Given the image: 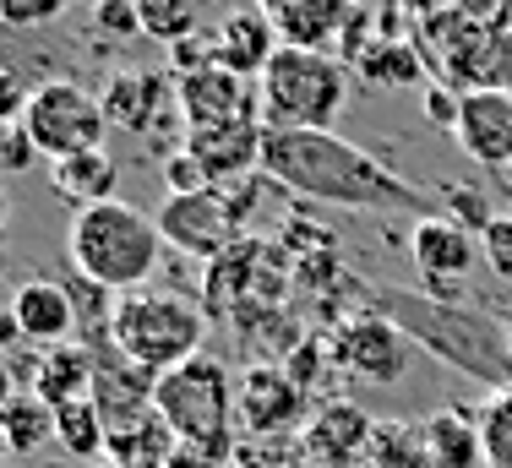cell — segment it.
Listing matches in <instances>:
<instances>
[{"instance_id":"cell-43","label":"cell","mask_w":512,"mask_h":468,"mask_svg":"<svg viewBox=\"0 0 512 468\" xmlns=\"http://www.w3.org/2000/svg\"><path fill=\"white\" fill-rule=\"evenodd\" d=\"M11 403V371H6V360H0V409Z\"/></svg>"},{"instance_id":"cell-27","label":"cell","mask_w":512,"mask_h":468,"mask_svg":"<svg viewBox=\"0 0 512 468\" xmlns=\"http://www.w3.org/2000/svg\"><path fill=\"white\" fill-rule=\"evenodd\" d=\"M137 17H142V33L158 44H169V49L180 39H191V33H202L197 0H137Z\"/></svg>"},{"instance_id":"cell-12","label":"cell","mask_w":512,"mask_h":468,"mask_svg":"<svg viewBox=\"0 0 512 468\" xmlns=\"http://www.w3.org/2000/svg\"><path fill=\"white\" fill-rule=\"evenodd\" d=\"M453 142L474 158V164L507 169L512 164V93H502V88H469V93H463V109H458Z\"/></svg>"},{"instance_id":"cell-40","label":"cell","mask_w":512,"mask_h":468,"mask_svg":"<svg viewBox=\"0 0 512 468\" xmlns=\"http://www.w3.org/2000/svg\"><path fill=\"white\" fill-rule=\"evenodd\" d=\"M22 343V327H17V316H11V305H0V354H11Z\"/></svg>"},{"instance_id":"cell-6","label":"cell","mask_w":512,"mask_h":468,"mask_svg":"<svg viewBox=\"0 0 512 468\" xmlns=\"http://www.w3.org/2000/svg\"><path fill=\"white\" fill-rule=\"evenodd\" d=\"M267 131H338L349 98V66L316 49H278L256 82Z\"/></svg>"},{"instance_id":"cell-30","label":"cell","mask_w":512,"mask_h":468,"mask_svg":"<svg viewBox=\"0 0 512 468\" xmlns=\"http://www.w3.org/2000/svg\"><path fill=\"white\" fill-rule=\"evenodd\" d=\"M442 202L453 207L447 218H453V224H463L469 234H485V224L496 218L491 207H485V196H480V191H469V186H442Z\"/></svg>"},{"instance_id":"cell-3","label":"cell","mask_w":512,"mask_h":468,"mask_svg":"<svg viewBox=\"0 0 512 468\" xmlns=\"http://www.w3.org/2000/svg\"><path fill=\"white\" fill-rule=\"evenodd\" d=\"M71 267H77L88 283H99L109 294H137L148 289V278L164 262V234L142 207L131 202H99V207H82L71 218Z\"/></svg>"},{"instance_id":"cell-16","label":"cell","mask_w":512,"mask_h":468,"mask_svg":"<svg viewBox=\"0 0 512 468\" xmlns=\"http://www.w3.org/2000/svg\"><path fill=\"white\" fill-rule=\"evenodd\" d=\"M262 120H246V126H213V131H186V153L213 175V186L224 191V180H246L251 169H262Z\"/></svg>"},{"instance_id":"cell-28","label":"cell","mask_w":512,"mask_h":468,"mask_svg":"<svg viewBox=\"0 0 512 468\" xmlns=\"http://www.w3.org/2000/svg\"><path fill=\"white\" fill-rule=\"evenodd\" d=\"M480 452H485V468H512V387L485 398V409H480Z\"/></svg>"},{"instance_id":"cell-11","label":"cell","mask_w":512,"mask_h":468,"mask_svg":"<svg viewBox=\"0 0 512 468\" xmlns=\"http://www.w3.org/2000/svg\"><path fill=\"white\" fill-rule=\"evenodd\" d=\"M175 104L186 131H213V126H246V120H262V98L246 77L224 66H202L191 77L175 82Z\"/></svg>"},{"instance_id":"cell-25","label":"cell","mask_w":512,"mask_h":468,"mask_svg":"<svg viewBox=\"0 0 512 468\" xmlns=\"http://www.w3.org/2000/svg\"><path fill=\"white\" fill-rule=\"evenodd\" d=\"M365 463H371V468H431L425 425L420 420H382V425L371 430Z\"/></svg>"},{"instance_id":"cell-13","label":"cell","mask_w":512,"mask_h":468,"mask_svg":"<svg viewBox=\"0 0 512 468\" xmlns=\"http://www.w3.org/2000/svg\"><path fill=\"white\" fill-rule=\"evenodd\" d=\"M376 420H365L355 403H327L316 420L300 430V463L306 468H355L371 447Z\"/></svg>"},{"instance_id":"cell-7","label":"cell","mask_w":512,"mask_h":468,"mask_svg":"<svg viewBox=\"0 0 512 468\" xmlns=\"http://www.w3.org/2000/svg\"><path fill=\"white\" fill-rule=\"evenodd\" d=\"M22 131L39 147V158L60 164V158H71V153L104 147L109 120H104L99 93H88L71 77H55V82H39V88H33L28 109H22Z\"/></svg>"},{"instance_id":"cell-21","label":"cell","mask_w":512,"mask_h":468,"mask_svg":"<svg viewBox=\"0 0 512 468\" xmlns=\"http://www.w3.org/2000/svg\"><path fill=\"white\" fill-rule=\"evenodd\" d=\"M50 186L66 196V202L82 207H99V202H115V186H120V164L109 158V147H93V153H71L50 164Z\"/></svg>"},{"instance_id":"cell-46","label":"cell","mask_w":512,"mask_h":468,"mask_svg":"<svg viewBox=\"0 0 512 468\" xmlns=\"http://www.w3.org/2000/svg\"><path fill=\"white\" fill-rule=\"evenodd\" d=\"M502 327H507V349H512V316H507V322H502Z\"/></svg>"},{"instance_id":"cell-32","label":"cell","mask_w":512,"mask_h":468,"mask_svg":"<svg viewBox=\"0 0 512 468\" xmlns=\"http://www.w3.org/2000/svg\"><path fill=\"white\" fill-rule=\"evenodd\" d=\"M480 256L496 267L502 278H512V213H496L480 234Z\"/></svg>"},{"instance_id":"cell-24","label":"cell","mask_w":512,"mask_h":468,"mask_svg":"<svg viewBox=\"0 0 512 468\" xmlns=\"http://www.w3.org/2000/svg\"><path fill=\"white\" fill-rule=\"evenodd\" d=\"M0 436H6L11 458H33L55 441V409L33 392H11V403L0 409Z\"/></svg>"},{"instance_id":"cell-17","label":"cell","mask_w":512,"mask_h":468,"mask_svg":"<svg viewBox=\"0 0 512 468\" xmlns=\"http://www.w3.org/2000/svg\"><path fill=\"white\" fill-rule=\"evenodd\" d=\"M409 256L420 267V283H463L474 267V234L463 224H453L447 213H431L414 224Z\"/></svg>"},{"instance_id":"cell-37","label":"cell","mask_w":512,"mask_h":468,"mask_svg":"<svg viewBox=\"0 0 512 468\" xmlns=\"http://www.w3.org/2000/svg\"><path fill=\"white\" fill-rule=\"evenodd\" d=\"M491 88L512 93V28L496 33V55H491Z\"/></svg>"},{"instance_id":"cell-45","label":"cell","mask_w":512,"mask_h":468,"mask_svg":"<svg viewBox=\"0 0 512 468\" xmlns=\"http://www.w3.org/2000/svg\"><path fill=\"white\" fill-rule=\"evenodd\" d=\"M235 6H256V0H229V11H235Z\"/></svg>"},{"instance_id":"cell-8","label":"cell","mask_w":512,"mask_h":468,"mask_svg":"<svg viewBox=\"0 0 512 468\" xmlns=\"http://www.w3.org/2000/svg\"><path fill=\"white\" fill-rule=\"evenodd\" d=\"M153 224L164 234V245H175L180 256H197V262H218L229 245H240V218H235L224 191L164 196Z\"/></svg>"},{"instance_id":"cell-34","label":"cell","mask_w":512,"mask_h":468,"mask_svg":"<svg viewBox=\"0 0 512 468\" xmlns=\"http://www.w3.org/2000/svg\"><path fill=\"white\" fill-rule=\"evenodd\" d=\"M453 11L463 22H474V28H485V33H507L512 28V0H453Z\"/></svg>"},{"instance_id":"cell-22","label":"cell","mask_w":512,"mask_h":468,"mask_svg":"<svg viewBox=\"0 0 512 468\" xmlns=\"http://www.w3.org/2000/svg\"><path fill=\"white\" fill-rule=\"evenodd\" d=\"M349 77H360L371 93H387V88H425L420 49H409L404 39H376V44H365L360 55L349 60Z\"/></svg>"},{"instance_id":"cell-35","label":"cell","mask_w":512,"mask_h":468,"mask_svg":"<svg viewBox=\"0 0 512 468\" xmlns=\"http://www.w3.org/2000/svg\"><path fill=\"white\" fill-rule=\"evenodd\" d=\"M420 98H425V115H431V126H442L447 137H453L458 109H463V93H458V88H447V82H425Z\"/></svg>"},{"instance_id":"cell-19","label":"cell","mask_w":512,"mask_h":468,"mask_svg":"<svg viewBox=\"0 0 512 468\" xmlns=\"http://www.w3.org/2000/svg\"><path fill=\"white\" fill-rule=\"evenodd\" d=\"M93 371H99V354L88 343H55L33 360V398H44L50 409H66L77 398H93Z\"/></svg>"},{"instance_id":"cell-38","label":"cell","mask_w":512,"mask_h":468,"mask_svg":"<svg viewBox=\"0 0 512 468\" xmlns=\"http://www.w3.org/2000/svg\"><path fill=\"white\" fill-rule=\"evenodd\" d=\"M164 468H235V463L213 458V452H197V447H175V452H169V463H164Z\"/></svg>"},{"instance_id":"cell-5","label":"cell","mask_w":512,"mask_h":468,"mask_svg":"<svg viewBox=\"0 0 512 468\" xmlns=\"http://www.w3.org/2000/svg\"><path fill=\"white\" fill-rule=\"evenodd\" d=\"M153 409L175 430L180 447L235 463V381H229L224 360L197 354V360L164 371L153 381Z\"/></svg>"},{"instance_id":"cell-41","label":"cell","mask_w":512,"mask_h":468,"mask_svg":"<svg viewBox=\"0 0 512 468\" xmlns=\"http://www.w3.org/2000/svg\"><path fill=\"white\" fill-rule=\"evenodd\" d=\"M11 224V191H6V180H0V234H6Z\"/></svg>"},{"instance_id":"cell-26","label":"cell","mask_w":512,"mask_h":468,"mask_svg":"<svg viewBox=\"0 0 512 468\" xmlns=\"http://www.w3.org/2000/svg\"><path fill=\"white\" fill-rule=\"evenodd\" d=\"M55 441L71 452V458L93 463L109 452V425H104V409L93 398H77L66 409H55Z\"/></svg>"},{"instance_id":"cell-33","label":"cell","mask_w":512,"mask_h":468,"mask_svg":"<svg viewBox=\"0 0 512 468\" xmlns=\"http://www.w3.org/2000/svg\"><path fill=\"white\" fill-rule=\"evenodd\" d=\"M93 28H99V33H120V39L142 33L137 0H93Z\"/></svg>"},{"instance_id":"cell-47","label":"cell","mask_w":512,"mask_h":468,"mask_svg":"<svg viewBox=\"0 0 512 468\" xmlns=\"http://www.w3.org/2000/svg\"><path fill=\"white\" fill-rule=\"evenodd\" d=\"M284 468H300V463H284Z\"/></svg>"},{"instance_id":"cell-20","label":"cell","mask_w":512,"mask_h":468,"mask_svg":"<svg viewBox=\"0 0 512 468\" xmlns=\"http://www.w3.org/2000/svg\"><path fill=\"white\" fill-rule=\"evenodd\" d=\"M355 17V0H300V6L278 11L273 28L284 49H316L333 55V44H344V28Z\"/></svg>"},{"instance_id":"cell-2","label":"cell","mask_w":512,"mask_h":468,"mask_svg":"<svg viewBox=\"0 0 512 468\" xmlns=\"http://www.w3.org/2000/svg\"><path fill=\"white\" fill-rule=\"evenodd\" d=\"M371 316L393 322L409 343H420L425 354L447 360L453 371L485 381L491 392L512 387V349H507V327L485 311H469V305H442V300H425V294L409 289H371Z\"/></svg>"},{"instance_id":"cell-9","label":"cell","mask_w":512,"mask_h":468,"mask_svg":"<svg viewBox=\"0 0 512 468\" xmlns=\"http://www.w3.org/2000/svg\"><path fill=\"white\" fill-rule=\"evenodd\" d=\"M306 387L284 371V365H251L246 376L235 381V420L246 425L251 441H278L295 436L306 425Z\"/></svg>"},{"instance_id":"cell-36","label":"cell","mask_w":512,"mask_h":468,"mask_svg":"<svg viewBox=\"0 0 512 468\" xmlns=\"http://www.w3.org/2000/svg\"><path fill=\"white\" fill-rule=\"evenodd\" d=\"M28 98H33V88H22V77L11 66H0V126H6V120H22Z\"/></svg>"},{"instance_id":"cell-42","label":"cell","mask_w":512,"mask_h":468,"mask_svg":"<svg viewBox=\"0 0 512 468\" xmlns=\"http://www.w3.org/2000/svg\"><path fill=\"white\" fill-rule=\"evenodd\" d=\"M256 6L267 11V17H278V11H289V6H300V0H256Z\"/></svg>"},{"instance_id":"cell-15","label":"cell","mask_w":512,"mask_h":468,"mask_svg":"<svg viewBox=\"0 0 512 468\" xmlns=\"http://www.w3.org/2000/svg\"><path fill=\"white\" fill-rule=\"evenodd\" d=\"M11 316H17L22 338L28 343H44V349H55V343H77L71 332H77V305H71V289L55 278H28L11 289Z\"/></svg>"},{"instance_id":"cell-44","label":"cell","mask_w":512,"mask_h":468,"mask_svg":"<svg viewBox=\"0 0 512 468\" xmlns=\"http://www.w3.org/2000/svg\"><path fill=\"white\" fill-rule=\"evenodd\" d=\"M11 458V447H6V436H0V463H6Z\"/></svg>"},{"instance_id":"cell-4","label":"cell","mask_w":512,"mask_h":468,"mask_svg":"<svg viewBox=\"0 0 512 468\" xmlns=\"http://www.w3.org/2000/svg\"><path fill=\"white\" fill-rule=\"evenodd\" d=\"M202 338H207V316L186 294H169V289L120 294L115 316H109V349L153 381L175 371V365L197 360Z\"/></svg>"},{"instance_id":"cell-39","label":"cell","mask_w":512,"mask_h":468,"mask_svg":"<svg viewBox=\"0 0 512 468\" xmlns=\"http://www.w3.org/2000/svg\"><path fill=\"white\" fill-rule=\"evenodd\" d=\"M0 22H17V28L39 22V0H0Z\"/></svg>"},{"instance_id":"cell-18","label":"cell","mask_w":512,"mask_h":468,"mask_svg":"<svg viewBox=\"0 0 512 468\" xmlns=\"http://www.w3.org/2000/svg\"><path fill=\"white\" fill-rule=\"evenodd\" d=\"M164 98H169V82L158 77V71H115V77L104 82L99 104H104L109 131L142 137V131H153V120H158V109H164Z\"/></svg>"},{"instance_id":"cell-31","label":"cell","mask_w":512,"mask_h":468,"mask_svg":"<svg viewBox=\"0 0 512 468\" xmlns=\"http://www.w3.org/2000/svg\"><path fill=\"white\" fill-rule=\"evenodd\" d=\"M33 158H39V147L28 142L22 120H6V126H0V180H11V175H22V169H33Z\"/></svg>"},{"instance_id":"cell-29","label":"cell","mask_w":512,"mask_h":468,"mask_svg":"<svg viewBox=\"0 0 512 468\" xmlns=\"http://www.w3.org/2000/svg\"><path fill=\"white\" fill-rule=\"evenodd\" d=\"M164 191L169 196H202V191H218V186H213V175H207L186 147H175V153L164 158Z\"/></svg>"},{"instance_id":"cell-1","label":"cell","mask_w":512,"mask_h":468,"mask_svg":"<svg viewBox=\"0 0 512 468\" xmlns=\"http://www.w3.org/2000/svg\"><path fill=\"white\" fill-rule=\"evenodd\" d=\"M262 175L295 196H311V202H327V207H349V213H409L414 224L431 218L425 191H414L404 175H393L382 158L344 142L338 131H267Z\"/></svg>"},{"instance_id":"cell-14","label":"cell","mask_w":512,"mask_h":468,"mask_svg":"<svg viewBox=\"0 0 512 468\" xmlns=\"http://www.w3.org/2000/svg\"><path fill=\"white\" fill-rule=\"evenodd\" d=\"M213 49H218V66L235 71V77H256L262 82V71L273 66V55L284 44H278V28L273 17H267L262 6H235L224 11V22L213 28Z\"/></svg>"},{"instance_id":"cell-23","label":"cell","mask_w":512,"mask_h":468,"mask_svg":"<svg viewBox=\"0 0 512 468\" xmlns=\"http://www.w3.org/2000/svg\"><path fill=\"white\" fill-rule=\"evenodd\" d=\"M425 447H431V468H474L485 463L480 452V420H469V414L458 409H436L425 414Z\"/></svg>"},{"instance_id":"cell-10","label":"cell","mask_w":512,"mask_h":468,"mask_svg":"<svg viewBox=\"0 0 512 468\" xmlns=\"http://www.w3.org/2000/svg\"><path fill=\"white\" fill-rule=\"evenodd\" d=\"M409 349L414 343L393 322H382V316L365 311V316H349V322L333 332V354H327V360H333L338 371L371 381V387H393V381L409 371V360H414Z\"/></svg>"}]
</instances>
